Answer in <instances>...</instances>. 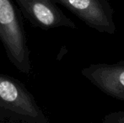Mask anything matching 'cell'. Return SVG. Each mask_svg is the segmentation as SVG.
<instances>
[{
	"label": "cell",
	"instance_id": "1",
	"mask_svg": "<svg viewBox=\"0 0 124 123\" xmlns=\"http://www.w3.org/2000/svg\"><path fill=\"white\" fill-rule=\"evenodd\" d=\"M0 123H49L23 82L3 73H0Z\"/></svg>",
	"mask_w": 124,
	"mask_h": 123
},
{
	"label": "cell",
	"instance_id": "2",
	"mask_svg": "<svg viewBox=\"0 0 124 123\" xmlns=\"http://www.w3.org/2000/svg\"><path fill=\"white\" fill-rule=\"evenodd\" d=\"M0 41L14 67L30 75L32 70L31 51L21 14L14 0H0Z\"/></svg>",
	"mask_w": 124,
	"mask_h": 123
},
{
	"label": "cell",
	"instance_id": "3",
	"mask_svg": "<svg viewBox=\"0 0 124 123\" xmlns=\"http://www.w3.org/2000/svg\"><path fill=\"white\" fill-rule=\"evenodd\" d=\"M90 28L113 35L116 31L113 8L109 0H55Z\"/></svg>",
	"mask_w": 124,
	"mask_h": 123
},
{
	"label": "cell",
	"instance_id": "4",
	"mask_svg": "<svg viewBox=\"0 0 124 123\" xmlns=\"http://www.w3.org/2000/svg\"><path fill=\"white\" fill-rule=\"evenodd\" d=\"M20 14L33 25L41 30L67 27L76 29L71 19L57 6L55 0H14Z\"/></svg>",
	"mask_w": 124,
	"mask_h": 123
},
{
	"label": "cell",
	"instance_id": "5",
	"mask_svg": "<svg viewBox=\"0 0 124 123\" xmlns=\"http://www.w3.org/2000/svg\"><path fill=\"white\" fill-rule=\"evenodd\" d=\"M82 74L101 92L124 101V61L115 63H92Z\"/></svg>",
	"mask_w": 124,
	"mask_h": 123
},
{
	"label": "cell",
	"instance_id": "6",
	"mask_svg": "<svg viewBox=\"0 0 124 123\" xmlns=\"http://www.w3.org/2000/svg\"><path fill=\"white\" fill-rule=\"evenodd\" d=\"M101 122L103 123H124V110L106 114Z\"/></svg>",
	"mask_w": 124,
	"mask_h": 123
}]
</instances>
